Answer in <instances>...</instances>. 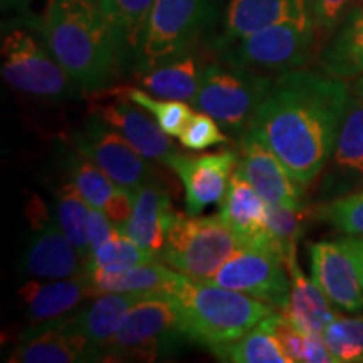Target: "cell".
<instances>
[{"label":"cell","mask_w":363,"mask_h":363,"mask_svg":"<svg viewBox=\"0 0 363 363\" xmlns=\"http://www.w3.org/2000/svg\"><path fill=\"white\" fill-rule=\"evenodd\" d=\"M353 91L325 71L293 69L272 78L252 126L293 179L311 185L325 170Z\"/></svg>","instance_id":"cell-1"},{"label":"cell","mask_w":363,"mask_h":363,"mask_svg":"<svg viewBox=\"0 0 363 363\" xmlns=\"http://www.w3.org/2000/svg\"><path fill=\"white\" fill-rule=\"evenodd\" d=\"M43 33L59 65L88 94L111 88L123 74L99 0H49Z\"/></svg>","instance_id":"cell-2"},{"label":"cell","mask_w":363,"mask_h":363,"mask_svg":"<svg viewBox=\"0 0 363 363\" xmlns=\"http://www.w3.org/2000/svg\"><path fill=\"white\" fill-rule=\"evenodd\" d=\"M165 293L179 308L187 342L206 347L208 352L235 342L276 313L274 306L261 299L208 281L190 279L182 272Z\"/></svg>","instance_id":"cell-3"},{"label":"cell","mask_w":363,"mask_h":363,"mask_svg":"<svg viewBox=\"0 0 363 363\" xmlns=\"http://www.w3.org/2000/svg\"><path fill=\"white\" fill-rule=\"evenodd\" d=\"M0 52L2 78L16 91L43 101H65L79 89L45 43L43 21L21 16L4 24Z\"/></svg>","instance_id":"cell-4"},{"label":"cell","mask_w":363,"mask_h":363,"mask_svg":"<svg viewBox=\"0 0 363 363\" xmlns=\"http://www.w3.org/2000/svg\"><path fill=\"white\" fill-rule=\"evenodd\" d=\"M187 342L175 301L167 293L145 294L103 348L101 362H152Z\"/></svg>","instance_id":"cell-5"},{"label":"cell","mask_w":363,"mask_h":363,"mask_svg":"<svg viewBox=\"0 0 363 363\" xmlns=\"http://www.w3.org/2000/svg\"><path fill=\"white\" fill-rule=\"evenodd\" d=\"M239 249V240L220 216L199 217L172 212L165 225L162 262L190 279L211 281Z\"/></svg>","instance_id":"cell-6"},{"label":"cell","mask_w":363,"mask_h":363,"mask_svg":"<svg viewBox=\"0 0 363 363\" xmlns=\"http://www.w3.org/2000/svg\"><path fill=\"white\" fill-rule=\"evenodd\" d=\"M271 81V76L246 67L222 61L208 62L192 104L211 115L224 130L244 135L251 130Z\"/></svg>","instance_id":"cell-7"},{"label":"cell","mask_w":363,"mask_h":363,"mask_svg":"<svg viewBox=\"0 0 363 363\" xmlns=\"http://www.w3.org/2000/svg\"><path fill=\"white\" fill-rule=\"evenodd\" d=\"M316 38L313 22H281L214 49L227 65L278 76L305 67L315 54Z\"/></svg>","instance_id":"cell-8"},{"label":"cell","mask_w":363,"mask_h":363,"mask_svg":"<svg viewBox=\"0 0 363 363\" xmlns=\"http://www.w3.org/2000/svg\"><path fill=\"white\" fill-rule=\"evenodd\" d=\"M216 11L217 0H155L135 72L195 45Z\"/></svg>","instance_id":"cell-9"},{"label":"cell","mask_w":363,"mask_h":363,"mask_svg":"<svg viewBox=\"0 0 363 363\" xmlns=\"http://www.w3.org/2000/svg\"><path fill=\"white\" fill-rule=\"evenodd\" d=\"M33 234L22 249L19 266L24 278L65 279L88 274V267L66 234L51 219L39 197L27 207Z\"/></svg>","instance_id":"cell-10"},{"label":"cell","mask_w":363,"mask_h":363,"mask_svg":"<svg viewBox=\"0 0 363 363\" xmlns=\"http://www.w3.org/2000/svg\"><path fill=\"white\" fill-rule=\"evenodd\" d=\"M284 261L269 249L239 246L208 283L249 294L283 311L289 298Z\"/></svg>","instance_id":"cell-11"},{"label":"cell","mask_w":363,"mask_h":363,"mask_svg":"<svg viewBox=\"0 0 363 363\" xmlns=\"http://www.w3.org/2000/svg\"><path fill=\"white\" fill-rule=\"evenodd\" d=\"M72 143L116 185L136 190L153 180V167L147 158L140 155L123 135L93 113L72 136Z\"/></svg>","instance_id":"cell-12"},{"label":"cell","mask_w":363,"mask_h":363,"mask_svg":"<svg viewBox=\"0 0 363 363\" xmlns=\"http://www.w3.org/2000/svg\"><path fill=\"white\" fill-rule=\"evenodd\" d=\"M93 98L91 111L106 121L111 128L125 136V140L147 160L165 163L177 153L170 135L160 128L155 118H150L147 110L131 101L125 88H111L89 94Z\"/></svg>","instance_id":"cell-13"},{"label":"cell","mask_w":363,"mask_h":363,"mask_svg":"<svg viewBox=\"0 0 363 363\" xmlns=\"http://www.w3.org/2000/svg\"><path fill=\"white\" fill-rule=\"evenodd\" d=\"M235 167L267 203L305 207L301 184L293 179L274 150L254 128L240 135Z\"/></svg>","instance_id":"cell-14"},{"label":"cell","mask_w":363,"mask_h":363,"mask_svg":"<svg viewBox=\"0 0 363 363\" xmlns=\"http://www.w3.org/2000/svg\"><path fill=\"white\" fill-rule=\"evenodd\" d=\"M165 165H169L184 184L185 214L201 216L203 208L220 203L224 199L230 174L238 165V153L222 150L190 157L177 152L167 158Z\"/></svg>","instance_id":"cell-15"},{"label":"cell","mask_w":363,"mask_h":363,"mask_svg":"<svg viewBox=\"0 0 363 363\" xmlns=\"http://www.w3.org/2000/svg\"><path fill=\"white\" fill-rule=\"evenodd\" d=\"M363 184V99L353 94L325 170L318 199L328 202L357 190Z\"/></svg>","instance_id":"cell-16"},{"label":"cell","mask_w":363,"mask_h":363,"mask_svg":"<svg viewBox=\"0 0 363 363\" xmlns=\"http://www.w3.org/2000/svg\"><path fill=\"white\" fill-rule=\"evenodd\" d=\"M310 267L331 305L348 313L363 310V284L345 238L310 244Z\"/></svg>","instance_id":"cell-17"},{"label":"cell","mask_w":363,"mask_h":363,"mask_svg":"<svg viewBox=\"0 0 363 363\" xmlns=\"http://www.w3.org/2000/svg\"><path fill=\"white\" fill-rule=\"evenodd\" d=\"M71 316L30 325L9 357L11 363H74L101 362V355L83 335L72 331Z\"/></svg>","instance_id":"cell-18"},{"label":"cell","mask_w":363,"mask_h":363,"mask_svg":"<svg viewBox=\"0 0 363 363\" xmlns=\"http://www.w3.org/2000/svg\"><path fill=\"white\" fill-rule=\"evenodd\" d=\"M98 296L89 274L65 279H26L19 288L21 306L33 325L71 316L86 299Z\"/></svg>","instance_id":"cell-19"},{"label":"cell","mask_w":363,"mask_h":363,"mask_svg":"<svg viewBox=\"0 0 363 363\" xmlns=\"http://www.w3.org/2000/svg\"><path fill=\"white\" fill-rule=\"evenodd\" d=\"M281 22H313L308 0H229L214 48Z\"/></svg>","instance_id":"cell-20"},{"label":"cell","mask_w":363,"mask_h":363,"mask_svg":"<svg viewBox=\"0 0 363 363\" xmlns=\"http://www.w3.org/2000/svg\"><path fill=\"white\" fill-rule=\"evenodd\" d=\"M266 211L267 202L235 167L220 202L219 216L238 238L239 246L271 251L266 230Z\"/></svg>","instance_id":"cell-21"},{"label":"cell","mask_w":363,"mask_h":363,"mask_svg":"<svg viewBox=\"0 0 363 363\" xmlns=\"http://www.w3.org/2000/svg\"><path fill=\"white\" fill-rule=\"evenodd\" d=\"M203 67L206 62L192 45L148 69L135 72V81L138 88L157 98L192 103L201 88Z\"/></svg>","instance_id":"cell-22"},{"label":"cell","mask_w":363,"mask_h":363,"mask_svg":"<svg viewBox=\"0 0 363 363\" xmlns=\"http://www.w3.org/2000/svg\"><path fill=\"white\" fill-rule=\"evenodd\" d=\"M123 72H135L155 0H99Z\"/></svg>","instance_id":"cell-23"},{"label":"cell","mask_w":363,"mask_h":363,"mask_svg":"<svg viewBox=\"0 0 363 363\" xmlns=\"http://www.w3.org/2000/svg\"><path fill=\"white\" fill-rule=\"evenodd\" d=\"M289 274V298L283 315L296 328L306 333L323 335L326 326L338 315L331 308L330 299L318 288L313 279H308L298 264L296 249H293L284 259Z\"/></svg>","instance_id":"cell-24"},{"label":"cell","mask_w":363,"mask_h":363,"mask_svg":"<svg viewBox=\"0 0 363 363\" xmlns=\"http://www.w3.org/2000/svg\"><path fill=\"white\" fill-rule=\"evenodd\" d=\"M318 65L326 74L343 81H355L363 74V2L326 38L318 52Z\"/></svg>","instance_id":"cell-25"},{"label":"cell","mask_w":363,"mask_h":363,"mask_svg":"<svg viewBox=\"0 0 363 363\" xmlns=\"http://www.w3.org/2000/svg\"><path fill=\"white\" fill-rule=\"evenodd\" d=\"M145 296L140 293H101L89 305L72 313L67 326L83 335L88 342L103 353V348L115 337L128 313Z\"/></svg>","instance_id":"cell-26"},{"label":"cell","mask_w":363,"mask_h":363,"mask_svg":"<svg viewBox=\"0 0 363 363\" xmlns=\"http://www.w3.org/2000/svg\"><path fill=\"white\" fill-rule=\"evenodd\" d=\"M174 208L167 190L157 180H150L135 190V207L125 233L143 247L158 256L165 244V225Z\"/></svg>","instance_id":"cell-27"},{"label":"cell","mask_w":363,"mask_h":363,"mask_svg":"<svg viewBox=\"0 0 363 363\" xmlns=\"http://www.w3.org/2000/svg\"><path fill=\"white\" fill-rule=\"evenodd\" d=\"M179 271L172 269L165 262L148 261L118 272L91 274L94 289L101 293H165L174 283Z\"/></svg>","instance_id":"cell-28"},{"label":"cell","mask_w":363,"mask_h":363,"mask_svg":"<svg viewBox=\"0 0 363 363\" xmlns=\"http://www.w3.org/2000/svg\"><path fill=\"white\" fill-rule=\"evenodd\" d=\"M91 206L84 201L76 185L67 179L59 185L54 195V216L59 229L66 234L72 246L79 252L88 267L91 261V247L88 239V217Z\"/></svg>","instance_id":"cell-29"},{"label":"cell","mask_w":363,"mask_h":363,"mask_svg":"<svg viewBox=\"0 0 363 363\" xmlns=\"http://www.w3.org/2000/svg\"><path fill=\"white\" fill-rule=\"evenodd\" d=\"M211 353L230 363H289L279 342L267 328L266 318L239 340L217 347Z\"/></svg>","instance_id":"cell-30"},{"label":"cell","mask_w":363,"mask_h":363,"mask_svg":"<svg viewBox=\"0 0 363 363\" xmlns=\"http://www.w3.org/2000/svg\"><path fill=\"white\" fill-rule=\"evenodd\" d=\"M266 325L279 342L289 363H335L328 347H326L323 335L306 333V331L296 328L281 311L267 316Z\"/></svg>","instance_id":"cell-31"},{"label":"cell","mask_w":363,"mask_h":363,"mask_svg":"<svg viewBox=\"0 0 363 363\" xmlns=\"http://www.w3.org/2000/svg\"><path fill=\"white\" fill-rule=\"evenodd\" d=\"M315 212L305 207H286L267 203L266 230L269 247L281 259H286L293 249H298V240L305 234L308 220Z\"/></svg>","instance_id":"cell-32"},{"label":"cell","mask_w":363,"mask_h":363,"mask_svg":"<svg viewBox=\"0 0 363 363\" xmlns=\"http://www.w3.org/2000/svg\"><path fill=\"white\" fill-rule=\"evenodd\" d=\"M62 169L91 207L103 208L116 187L115 182L76 147L65 153Z\"/></svg>","instance_id":"cell-33"},{"label":"cell","mask_w":363,"mask_h":363,"mask_svg":"<svg viewBox=\"0 0 363 363\" xmlns=\"http://www.w3.org/2000/svg\"><path fill=\"white\" fill-rule=\"evenodd\" d=\"M155 259V256L140 247L125 230L116 229L115 233L91 257L88 274H103V272H118L130 267L143 264Z\"/></svg>","instance_id":"cell-34"},{"label":"cell","mask_w":363,"mask_h":363,"mask_svg":"<svg viewBox=\"0 0 363 363\" xmlns=\"http://www.w3.org/2000/svg\"><path fill=\"white\" fill-rule=\"evenodd\" d=\"M335 363L363 362V318H335L323 331Z\"/></svg>","instance_id":"cell-35"},{"label":"cell","mask_w":363,"mask_h":363,"mask_svg":"<svg viewBox=\"0 0 363 363\" xmlns=\"http://www.w3.org/2000/svg\"><path fill=\"white\" fill-rule=\"evenodd\" d=\"M126 94H128L131 101L142 106L143 110H147L150 115H153L157 123L160 125V128L167 135L177 136V138H179L182 130L185 128L190 116L194 115L189 104H185L184 101L157 98L142 88H128L126 86Z\"/></svg>","instance_id":"cell-36"},{"label":"cell","mask_w":363,"mask_h":363,"mask_svg":"<svg viewBox=\"0 0 363 363\" xmlns=\"http://www.w3.org/2000/svg\"><path fill=\"white\" fill-rule=\"evenodd\" d=\"M315 217L328 222L345 235L363 238V189L323 202L316 207Z\"/></svg>","instance_id":"cell-37"},{"label":"cell","mask_w":363,"mask_h":363,"mask_svg":"<svg viewBox=\"0 0 363 363\" xmlns=\"http://www.w3.org/2000/svg\"><path fill=\"white\" fill-rule=\"evenodd\" d=\"M179 142L189 150H206L229 142V136L220 131V125L207 113H194L179 135Z\"/></svg>","instance_id":"cell-38"},{"label":"cell","mask_w":363,"mask_h":363,"mask_svg":"<svg viewBox=\"0 0 363 363\" xmlns=\"http://www.w3.org/2000/svg\"><path fill=\"white\" fill-rule=\"evenodd\" d=\"M362 2L363 0H308L316 33L328 38L343 17Z\"/></svg>","instance_id":"cell-39"},{"label":"cell","mask_w":363,"mask_h":363,"mask_svg":"<svg viewBox=\"0 0 363 363\" xmlns=\"http://www.w3.org/2000/svg\"><path fill=\"white\" fill-rule=\"evenodd\" d=\"M133 207H135V190L116 185L101 211L106 214V217L111 220V224L115 225L116 229L125 230L131 214H133Z\"/></svg>","instance_id":"cell-40"},{"label":"cell","mask_w":363,"mask_h":363,"mask_svg":"<svg viewBox=\"0 0 363 363\" xmlns=\"http://www.w3.org/2000/svg\"><path fill=\"white\" fill-rule=\"evenodd\" d=\"M113 233H115V225L111 224V220L108 219L106 214H104L101 208L91 207L88 217V239L91 247V257L111 238Z\"/></svg>","instance_id":"cell-41"},{"label":"cell","mask_w":363,"mask_h":363,"mask_svg":"<svg viewBox=\"0 0 363 363\" xmlns=\"http://www.w3.org/2000/svg\"><path fill=\"white\" fill-rule=\"evenodd\" d=\"M348 249H350L353 259L358 267V274H360L362 284H363V238H353V235H347L345 238Z\"/></svg>","instance_id":"cell-42"},{"label":"cell","mask_w":363,"mask_h":363,"mask_svg":"<svg viewBox=\"0 0 363 363\" xmlns=\"http://www.w3.org/2000/svg\"><path fill=\"white\" fill-rule=\"evenodd\" d=\"M34 0H0L4 13H26Z\"/></svg>","instance_id":"cell-43"},{"label":"cell","mask_w":363,"mask_h":363,"mask_svg":"<svg viewBox=\"0 0 363 363\" xmlns=\"http://www.w3.org/2000/svg\"><path fill=\"white\" fill-rule=\"evenodd\" d=\"M352 91H353V94H355V96H358V98H362V99H363V74H362L360 78H358V79L353 81Z\"/></svg>","instance_id":"cell-44"}]
</instances>
